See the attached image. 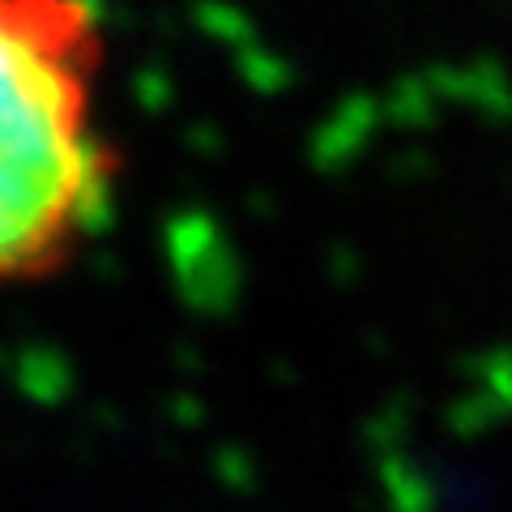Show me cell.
<instances>
[{
    "mask_svg": "<svg viewBox=\"0 0 512 512\" xmlns=\"http://www.w3.org/2000/svg\"><path fill=\"white\" fill-rule=\"evenodd\" d=\"M94 0H0V291L82 261L120 197Z\"/></svg>",
    "mask_w": 512,
    "mask_h": 512,
    "instance_id": "1",
    "label": "cell"
}]
</instances>
